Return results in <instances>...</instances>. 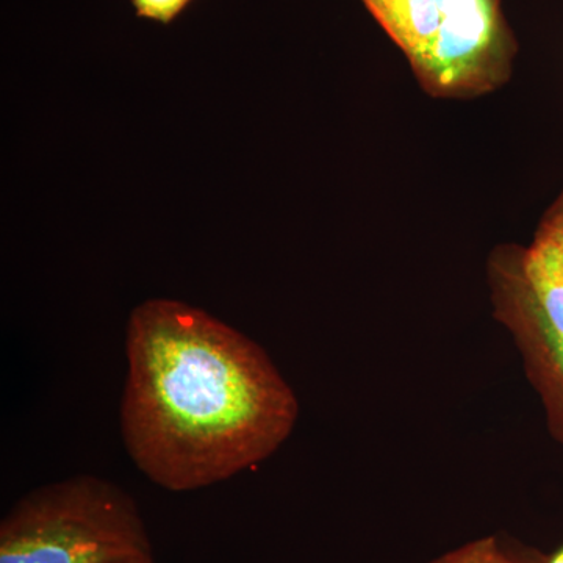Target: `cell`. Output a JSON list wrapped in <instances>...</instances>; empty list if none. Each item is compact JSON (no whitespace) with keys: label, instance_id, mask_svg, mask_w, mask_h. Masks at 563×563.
Listing matches in <instances>:
<instances>
[{"label":"cell","instance_id":"6da1fadb","mask_svg":"<svg viewBox=\"0 0 563 563\" xmlns=\"http://www.w3.org/2000/svg\"><path fill=\"white\" fill-rule=\"evenodd\" d=\"M121 433L152 483L191 492L269 457L298 418L263 347L196 307L150 299L131 313Z\"/></svg>","mask_w":563,"mask_h":563},{"label":"cell","instance_id":"7a4b0ae2","mask_svg":"<svg viewBox=\"0 0 563 563\" xmlns=\"http://www.w3.org/2000/svg\"><path fill=\"white\" fill-rule=\"evenodd\" d=\"M152 558L135 501L118 485L77 476L36 488L0 525V563H133Z\"/></svg>","mask_w":563,"mask_h":563},{"label":"cell","instance_id":"3957f363","mask_svg":"<svg viewBox=\"0 0 563 563\" xmlns=\"http://www.w3.org/2000/svg\"><path fill=\"white\" fill-rule=\"evenodd\" d=\"M435 98H474L510 76L517 43L501 0H362Z\"/></svg>","mask_w":563,"mask_h":563},{"label":"cell","instance_id":"277c9868","mask_svg":"<svg viewBox=\"0 0 563 563\" xmlns=\"http://www.w3.org/2000/svg\"><path fill=\"white\" fill-rule=\"evenodd\" d=\"M521 274L529 322L563 340V265L531 247L521 262Z\"/></svg>","mask_w":563,"mask_h":563},{"label":"cell","instance_id":"5b68a950","mask_svg":"<svg viewBox=\"0 0 563 563\" xmlns=\"http://www.w3.org/2000/svg\"><path fill=\"white\" fill-rule=\"evenodd\" d=\"M429 563H518L509 555L504 553L499 547L498 540L488 537V539L474 540L450 551V553L440 555L435 561Z\"/></svg>","mask_w":563,"mask_h":563},{"label":"cell","instance_id":"8992f818","mask_svg":"<svg viewBox=\"0 0 563 563\" xmlns=\"http://www.w3.org/2000/svg\"><path fill=\"white\" fill-rule=\"evenodd\" d=\"M532 247L563 265V195L544 217Z\"/></svg>","mask_w":563,"mask_h":563},{"label":"cell","instance_id":"52a82bcc","mask_svg":"<svg viewBox=\"0 0 563 563\" xmlns=\"http://www.w3.org/2000/svg\"><path fill=\"white\" fill-rule=\"evenodd\" d=\"M192 0H132L136 16L143 20L173 24L187 10Z\"/></svg>","mask_w":563,"mask_h":563},{"label":"cell","instance_id":"ba28073f","mask_svg":"<svg viewBox=\"0 0 563 563\" xmlns=\"http://www.w3.org/2000/svg\"><path fill=\"white\" fill-rule=\"evenodd\" d=\"M540 350L543 351V358L547 362L550 373L553 374L558 384L563 388V340L554 333L544 331L539 325H533Z\"/></svg>","mask_w":563,"mask_h":563},{"label":"cell","instance_id":"9c48e42d","mask_svg":"<svg viewBox=\"0 0 563 563\" xmlns=\"http://www.w3.org/2000/svg\"><path fill=\"white\" fill-rule=\"evenodd\" d=\"M547 563H563V547L561 550L555 551V553L548 559Z\"/></svg>","mask_w":563,"mask_h":563},{"label":"cell","instance_id":"30bf717a","mask_svg":"<svg viewBox=\"0 0 563 563\" xmlns=\"http://www.w3.org/2000/svg\"><path fill=\"white\" fill-rule=\"evenodd\" d=\"M133 563H155L154 555H152V558L143 559V561L133 562Z\"/></svg>","mask_w":563,"mask_h":563}]
</instances>
